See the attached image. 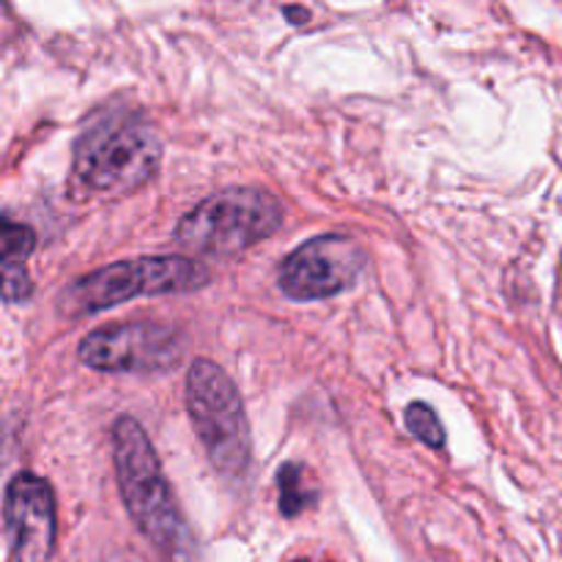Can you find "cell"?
<instances>
[{"label": "cell", "mask_w": 562, "mask_h": 562, "mask_svg": "<svg viewBox=\"0 0 562 562\" xmlns=\"http://www.w3.org/2000/svg\"><path fill=\"white\" fill-rule=\"evenodd\" d=\"M113 461L121 497L137 530L170 562H184L190 554L187 530L173 492L168 486L151 439L135 417L124 415L113 426Z\"/></svg>", "instance_id": "cell-1"}, {"label": "cell", "mask_w": 562, "mask_h": 562, "mask_svg": "<svg viewBox=\"0 0 562 562\" xmlns=\"http://www.w3.org/2000/svg\"><path fill=\"white\" fill-rule=\"evenodd\" d=\"M162 162L159 135L132 115H108L75 146V179L91 195L119 198L140 190Z\"/></svg>", "instance_id": "cell-2"}, {"label": "cell", "mask_w": 562, "mask_h": 562, "mask_svg": "<svg viewBox=\"0 0 562 562\" xmlns=\"http://www.w3.org/2000/svg\"><path fill=\"white\" fill-rule=\"evenodd\" d=\"M283 225V206L258 187H231L181 217L176 241L201 256L228 258L269 239Z\"/></svg>", "instance_id": "cell-3"}, {"label": "cell", "mask_w": 562, "mask_h": 562, "mask_svg": "<svg viewBox=\"0 0 562 562\" xmlns=\"http://www.w3.org/2000/svg\"><path fill=\"white\" fill-rule=\"evenodd\" d=\"M187 412L214 470L241 477L250 467V423L234 379L212 360H195L187 371Z\"/></svg>", "instance_id": "cell-4"}, {"label": "cell", "mask_w": 562, "mask_h": 562, "mask_svg": "<svg viewBox=\"0 0 562 562\" xmlns=\"http://www.w3.org/2000/svg\"><path fill=\"white\" fill-rule=\"evenodd\" d=\"M209 283V269L184 256H151L110 263L77 280L64 294V311L99 313L135 296L187 294Z\"/></svg>", "instance_id": "cell-5"}, {"label": "cell", "mask_w": 562, "mask_h": 562, "mask_svg": "<svg viewBox=\"0 0 562 562\" xmlns=\"http://www.w3.org/2000/svg\"><path fill=\"white\" fill-rule=\"evenodd\" d=\"M366 267V250L351 236L324 234L283 258L278 283L294 302L329 300L351 289Z\"/></svg>", "instance_id": "cell-6"}, {"label": "cell", "mask_w": 562, "mask_h": 562, "mask_svg": "<svg viewBox=\"0 0 562 562\" xmlns=\"http://www.w3.org/2000/svg\"><path fill=\"white\" fill-rule=\"evenodd\" d=\"M181 340L165 324H110L80 340V362L104 373H159L179 362Z\"/></svg>", "instance_id": "cell-7"}, {"label": "cell", "mask_w": 562, "mask_h": 562, "mask_svg": "<svg viewBox=\"0 0 562 562\" xmlns=\"http://www.w3.org/2000/svg\"><path fill=\"white\" fill-rule=\"evenodd\" d=\"M5 538L14 562H47L55 541V497L44 477L20 472L5 488Z\"/></svg>", "instance_id": "cell-8"}, {"label": "cell", "mask_w": 562, "mask_h": 562, "mask_svg": "<svg viewBox=\"0 0 562 562\" xmlns=\"http://www.w3.org/2000/svg\"><path fill=\"white\" fill-rule=\"evenodd\" d=\"M278 492H280V514L300 516L302 510L316 503V492L305 486V470L294 461L283 464L278 470Z\"/></svg>", "instance_id": "cell-9"}, {"label": "cell", "mask_w": 562, "mask_h": 562, "mask_svg": "<svg viewBox=\"0 0 562 562\" xmlns=\"http://www.w3.org/2000/svg\"><path fill=\"white\" fill-rule=\"evenodd\" d=\"M404 420L412 437H417L423 445H428V448H442L445 445L442 423H439L437 412L428 404H420V401H417V404L406 406Z\"/></svg>", "instance_id": "cell-10"}, {"label": "cell", "mask_w": 562, "mask_h": 562, "mask_svg": "<svg viewBox=\"0 0 562 562\" xmlns=\"http://www.w3.org/2000/svg\"><path fill=\"white\" fill-rule=\"evenodd\" d=\"M36 247V234L27 225H16L11 220L3 223V263H25Z\"/></svg>", "instance_id": "cell-11"}, {"label": "cell", "mask_w": 562, "mask_h": 562, "mask_svg": "<svg viewBox=\"0 0 562 562\" xmlns=\"http://www.w3.org/2000/svg\"><path fill=\"white\" fill-rule=\"evenodd\" d=\"M285 16H300L302 22H307V11L302 9H285Z\"/></svg>", "instance_id": "cell-12"}, {"label": "cell", "mask_w": 562, "mask_h": 562, "mask_svg": "<svg viewBox=\"0 0 562 562\" xmlns=\"http://www.w3.org/2000/svg\"><path fill=\"white\" fill-rule=\"evenodd\" d=\"M294 562H311V560H294Z\"/></svg>", "instance_id": "cell-13"}]
</instances>
